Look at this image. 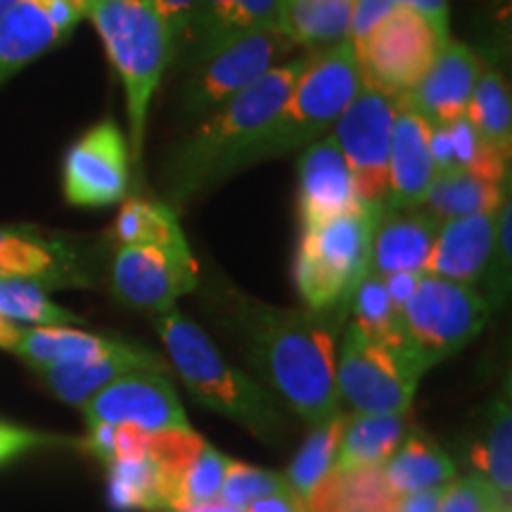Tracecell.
<instances>
[{
	"label": "cell",
	"instance_id": "obj_1",
	"mask_svg": "<svg viewBox=\"0 0 512 512\" xmlns=\"http://www.w3.org/2000/svg\"><path fill=\"white\" fill-rule=\"evenodd\" d=\"M249 363L309 425L342 413L337 389V330L347 311L278 309L247 294L221 299Z\"/></svg>",
	"mask_w": 512,
	"mask_h": 512
},
{
	"label": "cell",
	"instance_id": "obj_2",
	"mask_svg": "<svg viewBox=\"0 0 512 512\" xmlns=\"http://www.w3.org/2000/svg\"><path fill=\"white\" fill-rule=\"evenodd\" d=\"M313 50L290 57L259 81L200 119L195 131L171 150L166 164V192L174 204L214 188L230 178V166L254 143L278 114L299 74L309 64Z\"/></svg>",
	"mask_w": 512,
	"mask_h": 512
},
{
	"label": "cell",
	"instance_id": "obj_3",
	"mask_svg": "<svg viewBox=\"0 0 512 512\" xmlns=\"http://www.w3.org/2000/svg\"><path fill=\"white\" fill-rule=\"evenodd\" d=\"M155 330L195 401L240 422L266 444H280L285 439L287 420L273 394L230 366L204 330L188 316L176 309L159 311Z\"/></svg>",
	"mask_w": 512,
	"mask_h": 512
},
{
	"label": "cell",
	"instance_id": "obj_4",
	"mask_svg": "<svg viewBox=\"0 0 512 512\" xmlns=\"http://www.w3.org/2000/svg\"><path fill=\"white\" fill-rule=\"evenodd\" d=\"M361 86V72L349 41L313 50L309 64L299 74L283 107L254 138V143L240 152V157L230 166V176L249 169L252 164L292 155L304 150L313 140L323 138L354 102Z\"/></svg>",
	"mask_w": 512,
	"mask_h": 512
},
{
	"label": "cell",
	"instance_id": "obj_5",
	"mask_svg": "<svg viewBox=\"0 0 512 512\" xmlns=\"http://www.w3.org/2000/svg\"><path fill=\"white\" fill-rule=\"evenodd\" d=\"M86 17L100 34L126 93L128 147L140 162L152 95L171 62L169 36L152 0H93Z\"/></svg>",
	"mask_w": 512,
	"mask_h": 512
},
{
	"label": "cell",
	"instance_id": "obj_6",
	"mask_svg": "<svg viewBox=\"0 0 512 512\" xmlns=\"http://www.w3.org/2000/svg\"><path fill=\"white\" fill-rule=\"evenodd\" d=\"M382 204L361 202L349 214L304 228L294 256V285L311 311H347L368 275L370 242Z\"/></svg>",
	"mask_w": 512,
	"mask_h": 512
},
{
	"label": "cell",
	"instance_id": "obj_7",
	"mask_svg": "<svg viewBox=\"0 0 512 512\" xmlns=\"http://www.w3.org/2000/svg\"><path fill=\"white\" fill-rule=\"evenodd\" d=\"M430 368L406 335L377 342L349 323L337 358L339 399L358 413H411L420 377Z\"/></svg>",
	"mask_w": 512,
	"mask_h": 512
},
{
	"label": "cell",
	"instance_id": "obj_8",
	"mask_svg": "<svg viewBox=\"0 0 512 512\" xmlns=\"http://www.w3.org/2000/svg\"><path fill=\"white\" fill-rule=\"evenodd\" d=\"M451 41L448 31L418 10L396 5L363 41L351 43L363 86L389 98H401L430 72L441 48Z\"/></svg>",
	"mask_w": 512,
	"mask_h": 512
},
{
	"label": "cell",
	"instance_id": "obj_9",
	"mask_svg": "<svg viewBox=\"0 0 512 512\" xmlns=\"http://www.w3.org/2000/svg\"><path fill=\"white\" fill-rule=\"evenodd\" d=\"M294 50L297 46L283 31H245L226 38L188 64L181 88L183 114L190 119L207 117L273 67L290 60Z\"/></svg>",
	"mask_w": 512,
	"mask_h": 512
},
{
	"label": "cell",
	"instance_id": "obj_10",
	"mask_svg": "<svg viewBox=\"0 0 512 512\" xmlns=\"http://www.w3.org/2000/svg\"><path fill=\"white\" fill-rule=\"evenodd\" d=\"M491 304L477 287L422 273L401 306V328L415 349L434 363L458 354L486 328Z\"/></svg>",
	"mask_w": 512,
	"mask_h": 512
},
{
	"label": "cell",
	"instance_id": "obj_11",
	"mask_svg": "<svg viewBox=\"0 0 512 512\" xmlns=\"http://www.w3.org/2000/svg\"><path fill=\"white\" fill-rule=\"evenodd\" d=\"M396 119V98L361 86L354 102L332 126L347 166L354 176L358 200L382 204L389 190V145Z\"/></svg>",
	"mask_w": 512,
	"mask_h": 512
},
{
	"label": "cell",
	"instance_id": "obj_12",
	"mask_svg": "<svg viewBox=\"0 0 512 512\" xmlns=\"http://www.w3.org/2000/svg\"><path fill=\"white\" fill-rule=\"evenodd\" d=\"M131 183V147L114 119H102L69 147L62 192L72 207L102 209L124 202Z\"/></svg>",
	"mask_w": 512,
	"mask_h": 512
},
{
	"label": "cell",
	"instance_id": "obj_13",
	"mask_svg": "<svg viewBox=\"0 0 512 512\" xmlns=\"http://www.w3.org/2000/svg\"><path fill=\"white\" fill-rule=\"evenodd\" d=\"M112 292L140 311L174 309L176 299L200 287V266L190 249L121 245L112 259Z\"/></svg>",
	"mask_w": 512,
	"mask_h": 512
},
{
	"label": "cell",
	"instance_id": "obj_14",
	"mask_svg": "<svg viewBox=\"0 0 512 512\" xmlns=\"http://www.w3.org/2000/svg\"><path fill=\"white\" fill-rule=\"evenodd\" d=\"M81 408L88 425L131 422L147 432L190 427L174 384L164 373H155V370H136V373L117 377Z\"/></svg>",
	"mask_w": 512,
	"mask_h": 512
},
{
	"label": "cell",
	"instance_id": "obj_15",
	"mask_svg": "<svg viewBox=\"0 0 512 512\" xmlns=\"http://www.w3.org/2000/svg\"><path fill=\"white\" fill-rule=\"evenodd\" d=\"M358 200L347 159L339 150L332 133L313 140L304 147L299 157V223L304 228L337 219V216L354 211Z\"/></svg>",
	"mask_w": 512,
	"mask_h": 512
},
{
	"label": "cell",
	"instance_id": "obj_16",
	"mask_svg": "<svg viewBox=\"0 0 512 512\" xmlns=\"http://www.w3.org/2000/svg\"><path fill=\"white\" fill-rule=\"evenodd\" d=\"M482 69V60L475 50L460 41H448L430 72L399 100L418 112L430 126L460 119L465 117Z\"/></svg>",
	"mask_w": 512,
	"mask_h": 512
},
{
	"label": "cell",
	"instance_id": "obj_17",
	"mask_svg": "<svg viewBox=\"0 0 512 512\" xmlns=\"http://www.w3.org/2000/svg\"><path fill=\"white\" fill-rule=\"evenodd\" d=\"M31 278L48 287L88 285L79 256L67 242L38 228H0V283Z\"/></svg>",
	"mask_w": 512,
	"mask_h": 512
},
{
	"label": "cell",
	"instance_id": "obj_18",
	"mask_svg": "<svg viewBox=\"0 0 512 512\" xmlns=\"http://www.w3.org/2000/svg\"><path fill=\"white\" fill-rule=\"evenodd\" d=\"M439 223L422 207L382 204L370 242L368 273L387 278L394 273H425Z\"/></svg>",
	"mask_w": 512,
	"mask_h": 512
},
{
	"label": "cell",
	"instance_id": "obj_19",
	"mask_svg": "<svg viewBox=\"0 0 512 512\" xmlns=\"http://www.w3.org/2000/svg\"><path fill=\"white\" fill-rule=\"evenodd\" d=\"M430 124L396 98V119L389 145V190L382 204L392 207H420L427 190L437 178L430 150Z\"/></svg>",
	"mask_w": 512,
	"mask_h": 512
},
{
	"label": "cell",
	"instance_id": "obj_20",
	"mask_svg": "<svg viewBox=\"0 0 512 512\" xmlns=\"http://www.w3.org/2000/svg\"><path fill=\"white\" fill-rule=\"evenodd\" d=\"M496 214H472L439 223L425 273L470 287L482 283L494 254Z\"/></svg>",
	"mask_w": 512,
	"mask_h": 512
},
{
	"label": "cell",
	"instance_id": "obj_21",
	"mask_svg": "<svg viewBox=\"0 0 512 512\" xmlns=\"http://www.w3.org/2000/svg\"><path fill=\"white\" fill-rule=\"evenodd\" d=\"M34 370L57 399L72 403V406H83L117 377L136 373V370L166 373V363L150 349L126 344L119 354L95 358V361L55 363V366H36Z\"/></svg>",
	"mask_w": 512,
	"mask_h": 512
},
{
	"label": "cell",
	"instance_id": "obj_22",
	"mask_svg": "<svg viewBox=\"0 0 512 512\" xmlns=\"http://www.w3.org/2000/svg\"><path fill=\"white\" fill-rule=\"evenodd\" d=\"M67 38L50 17L46 0H19L0 17V86Z\"/></svg>",
	"mask_w": 512,
	"mask_h": 512
},
{
	"label": "cell",
	"instance_id": "obj_23",
	"mask_svg": "<svg viewBox=\"0 0 512 512\" xmlns=\"http://www.w3.org/2000/svg\"><path fill=\"white\" fill-rule=\"evenodd\" d=\"M430 150L439 174L467 171L486 181L508 185L510 157L498 152L467 117L434 124L430 128Z\"/></svg>",
	"mask_w": 512,
	"mask_h": 512
},
{
	"label": "cell",
	"instance_id": "obj_24",
	"mask_svg": "<svg viewBox=\"0 0 512 512\" xmlns=\"http://www.w3.org/2000/svg\"><path fill=\"white\" fill-rule=\"evenodd\" d=\"M126 342L91 335L72 325H38V328H19L15 354L22 356L31 368L55 366V363L95 361L119 354Z\"/></svg>",
	"mask_w": 512,
	"mask_h": 512
},
{
	"label": "cell",
	"instance_id": "obj_25",
	"mask_svg": "<svg viewBox=\"0 0 512 512\" xmlns=\"http://www.w3.org/2000/svg\"><path fill=\"white\" fill-rule=\"evenodd\" d=\"M399 496L384 482L380 467L332 470L306 498L309 512H396Z\"/></svg>",
	"mask_w": 512,
	"mask_h": 512
},
{
	"label": "cell",
	"instance_id": "obj_26",
	"mask_svg": "<svg viewBox=\"0 0 512 512\" xmlns=\"http://www.w3.org/2000/svg\"><path fill=\"white\" fill-rule=\"evenodd\" d=\"M380 470L396 496L448 486L456 479V465L444 448L420 432L408 434Z\"/></svg>",
	"mask_w": 512,
	"mask_h": 512
},
{
	"label": "cell",
	"instance_id": "obj_27",
	"mask_svg": "<svg viewBox=\"0 0 512 512\" xmlns=\"http://www.w3.org/2000/svg\"><path fill=\"white\" fill-rule=\"evenodd\" d=\"M280 31L297 48L323 50L349 41L354 0H278Z\"/></svg>",
	"mask_w": 512,
	"mask_h": 512
},
{
	"label": "cell",
	"instance_id": "obj_28",
	"mask_svg": "<svg viewBox=\"0 0 512 512\" xmlns=\"http://www.w3.org/2000/svg\"><path fill=\"white\" fill-rule=\"evenodd\" d=\"M508 197V185L467 171H446L434 178L420 207L437 223H446L472 214H496Z\"/></svg>",
	"mask_w": 512,
	"mask_h": 512
},
{
	"label": "cell",
	"instance_id": "obj_29",
	"mask_svg": "<svg viewBox=\"0 0 512 512\" xmlns=\"http://www.w3.org/2000/svg\"><path fill=\"white\" fill-rule=\"evenodd\" d=\"M408 413H358L349 420L337 453V470L382 467L406 439Z\"/></svg>",
	"mask_w": 512,
	"mask_h": 512
},
{
	"label": "cell",
	"instance_id": "obj_30",
	"mask_svg": "<svg viewBox=\"0 0 512 512\" xmlns=\"http://www.w3.org/2000/svg\"><path fill=\"white\" fill-rule=\"evenodd\" d=\"M112 238L121 245H150L169 249H190L178 221L176 209L166 202L131 197L121 204L112 226Z\"/></svg>",
	"mask_w": 512,
	"mask_h": 512
},
{
	"label": "cell",
	"instance_id": "obj_31",
	"mask_svg": "<svg viewBox=\"0 0 512 512\" xmlns=\"http://www.w3.org/2000/svg\"><path fill=\"white\" fill-rule=\"evenodd\" d=\"M107 501L117 512H159L166 508L169 482L150 456L114 460L107 465Z\"/></svg>",
	"mask_w": 512,
	"mask_h": 512
},
{
	"label": "cell",
	"instance_id": "obj_32",
	"mask_svg": "<svg viewBox=\"0 0 512 512\" xmlns=\"http://www.w3.org/2000/svg\"><path fill=\"white\" fill-rule=\"evenodd\" d=\"M470 463L498 496L510 501L512 494V415L508 396L496 401L486 420L484 437L472 446Z\"/></svg>",
	"mask_w": 512,
	"mask_h": 512
},
{
	"label": "cell",
	"instance_id": "obj_33",
	"mask_svg": "<svg viewBox=\"0 0 512 512\" xmlns=\"http://www.w3.org/2000/svg\"><path fill=\"white\" fill-rule=\"evenodd\" d=\"M465 117L482 136L503 152L512 155V100L505 76L496 69H482Z\"/></svg>",
	"mask_w": 512,
	"mask_h": 512
},
{
	"label": "cell",
	"instance_id": "obj_34",
	"mask_svg": "<svg viewBox=\"0 0 512 512\" xmlns=\"http://www.w3.org/2000/svg\"><path fill=\"white\" fill-rule=\"evenodd\" d=\"M349 420V415L339 413L328 422H323V425H316L309 437H306L302 448H299L297 456H294L285 479L304 501L335 470L339 444H342Z\"/></svg>",
	"mask_w": 512,
	"mask_h": 512
},
{
	"label": "cell",
	"instance_id": "obj_35",
	"mask_svg": "<svg viewBox=\"0 0 512 512\" xmlns=\"http://www.w3.org/2000/svg\"><path fill=\"white\" fill-rule=\"evenodd\" d=\"M0 316L24 328L38 325H79L81 316L57 306L48 287L31 278H10L0 283Z\"/></svg>",
	"mask_w": 512,
	"mask_h": 512
},
{
	"label": "cell",
	"instance_id": "obj_36",
	"mask_svg": "<svg viewBox=\"0 0 512 512\" xmlns=\"http://www.w3.org/2000/svg\"><path fill=\"white\" fill-rule=\"evenodd\" d=\"M351 323L363 332L368 339H377V342H389V339L403 337L406 332L401 328V313L389 297L384 278L377 275H366L356 290L351 292L349 299Z\"/></svg>",
	"mask_w": 512,
	"mask_h": 512
},
{
	"label": "cell",
	"instance_id": "obj_37",
	"mask_svg": "<svg viewBox=\"0 0 512 512\" xmlns=\"http://www.w3.org/2000/svg\"><path fill=\"white\" fill-rule=\"evenodd\" d=\"M228 458L216 451L214 446H204L202 453L185 467L181 475H176L169 484L166 508H192L219 501L223 477H226ZM164 508V510H166Z\"/></svg>",
	"mask_w": 512,
	"mask_h": 512
},
{
	"label": "cell",
	"instance_id": "obj_38",
	"mask_svg": "<svg viewBox=\"0 0 512 512\" xmlns=\"http://www.w3.org/2000/svg\"><path fill=\"white\" fill-rule=\"evenodd\" d=\"M230 36H235V0H200L181 62L188 67Z\"/></svg>",
	"mask_w": 512,
	"mask_h": 512
},
{
	"label": "cell",
	"instance_id": "obj_39",
	"mask_svg": "<svg viewBox=\"0 0 512 512\" xmlns=\"http://www.w3.org/2000/svg\"><path fill=\"white\" fill-rule=\"evenodd\" d=\"M287 486H290L287 479L283 475H278V472L238 463V460L228 458L219 501L233 505V508L238 510H245L249 503L256 501V498L271 496L275 491L287 489Z\"/></svg>",
	"mask_w": 512,
	"mask_h": 512
},
{
	"label": "cell",
	"instance_id": "obj_40",
	"mask_svg": "<svg viewBox=\"0 0 512 512\" xmlns=\"http://www.w3.org/2000/svg\"><path fill=\"white\" fill-rule=\"evenodd\" d=\"M204 446H207V441H204L200 434L192 432V427H188V430L150 432V439H147V456L162 467L166 482L171 484V479L181 475L185 467L200 456Z\"/></svg>",
	"mask_w": 512,
	"mask_h": 512
},
{
	"label": "cell",
	"instance_id": "obj_41",
	"mask_svg": "<svg viewBox=\"0 0 512 512\" xmlns=\"http://www.w3.org/2000/svg\"><path fill=\"white\" fill-rule=\"evenodd\" d=\"M439 512H510V501L498 496L482 477L472 475L446 486Z\"/></svg>",
	"mask_w": 512,
	"mask_h": 512
},
{
	"label": "cell",
	"instance_id": "obj_42",
	"mask_svg": "<svg viewBox=\"0 0 512 512\" xmlns=\"http://www.w3.org/2000/svg\"><path fill=\"white\" fill-rule=\"evenodd\" d=\"M512 204L510 197L503 202V207L496 214V242L494 254H491L489 271H486L484 280L489 283V304L503 302V297L510 290V254H512Z\"/></svg>",
	"mask_w": 512,
	"mask_h": 512
},
{
	"label": "cell",
	"instance_id": "obj_43",
	"mask_svg": "<svg viewBox=\"0 0 512 512\" xmlns=\"http://www.w3.org/2000/svg\"><path fill=\"white\" fill-rule=\"evenodd\" d=\"M197 3L200 0H152L157 15L162 17L166 36H169V48H171V62H181L188 46L192 19H195Z\"/></svg>",
	"mask_w": 512,
	"mask_h": 512
},
{
	"label": "cell",
	"instance_id": "obj_44",
	"mask_svg": "<svg viewBox=\"0 0 512 512\" xmlns=\"http://www.w3.org/2000/svg\"><path fill=\"white\" fill-rule=\"evenodd\" d=\"M278 0H235V34L280 31Z\"/></svg>",
	"mask_w": 512,
	"mask_h": 512
},
{
	"label": "cell",
	"instance_id": "obj_45",
	"mask_svg": "<svg viewBox=\"0 0 512 512\" xmlns=\"http://www.w3.org/2000/svg\"><path fill=\"white\" fill-rule=\"evenodd\" d=\"M53 444H62V441L57 437H50V434L29 430V427L0 422V465L19 458L22 453L34 451V448Z\"/></svg>",
	"mask_w": 512,
	"mask_h": 512
},
{
	"label": "cell",
	"instance_id": "obj_46",
	"mask_svg": "<svg viewBox=\"0 0 512 512\" xmlns=\"http://www.w3.org/2000/svg\"><path fill=\"white\" fill-rule=\"evenodd\" d=\"M394 8L396 5L392 0H354L349 43L363 41V38H366Z\"/></svg>",
	"mask_w": 512,
	"mask_h": 512
},
{
	"label": "cell",
	"instance_id": "obj_47",
	"mask_svg": "<svg viewBox=\"0 0 512 512\" xmlns=\"http://www.w3.org/2000/svg\"><path fill=\"white\" fill-rule=\"evenodd\" d=\"M242 512H309L306 510V501L292 486H287L283 491H275L271 496L256 498L247 505Z\"/></svg>",
	"mask_w": 512,
	"mask_h": 512
},
{
	"label": "cell",
	"instance_id": "obj_48",
	"mask_svg": "<svg viewBox=\"0 0 512 512\" xmlns=\"http://www.w3.org/2000/svg\"><path fill=\"white\" fill-rule=\"evenodd\" d=\"M444 491L446 486H437V489H425L415 491V494L399 496V508H396V512H439Z\"/></svg>",
	"mask_w": 512,
	"mask_h": 512
},
{
	"label": "cell",
	"instance_id": "obj_49",
	"mask_svg": "<svg viewBox=\"0 0 512 512\" xmlns=\"http://www.w3.org/2000/svg\"><path fill=\"white\" fill-rule=\"evenodd\" d=\"M422 273H394V275H387L384 278V285H387V292L389 297H392V302L396 306V311L401 313V306L408 302V297H411L415 285H418Z\"/></svg>",
	"mask_w": 512,
	"mask_h": 512
},
{
	"label": "cell",
	"instance_id": "obj_50",
	"mask_svg": "<svg viewBox=\"0 0 512 512\" xmlns=\"http://www.w3.org/2000/svg\"><path fill=\"white\" fill-rule=\"evenodd\" d=\"M392 3L418 10L420 15L432 19L439 29L448 31V0H392Z\"/></svg>",
	"mask_w": 512,
	"mask_h": 512
},
{
	"label": "cell",
	"instance_id": "obj_51",
	"mask_svg": "<svg viewBox=\"0 0 512 512\" xmlns=\"http://www.w3.org/2000/svg\"><path fill=\"white\" fill-rule=\"evenodd\" d=\"M19 328H22V325L10 323L8 318L0 316V349L15 351V344H17V337H19Z\"/></svg>",
	"mask_w": 512,
	"mask_h": 512
},
{
	"label": "cell",
	"instance_id": "obj_52",
	"mask_svg": "<svg viewBox=\"0 0 512 512\" xmlns=\"http://www.w3.org/2000/svg\"><path fill=\"white\" fill-rule=\"evenodd\" d=\"M159 512H242L238 508H233V505H226L221 501H214V503H204V505H192V508H166V510H159Z\"/></svg>",
	"mask_w": 512,
	"mask_h": 512
},
{
	"label": "cell",
	"instance_id": "obj_53",
	"mask_svg": "<svg viewBox=\"0 0 512 512\" xmlns=\"http://www.w3.org/2000/svg\"><path fill=\"white\" fill-rule=\"evenodd\" d=\"M17 3H19V0H0V17H3L8 10L15 8Z\"/></svg>",
	"mask_w": 512,
	"mask_h": 512
},
{
	"label": "cell",
	"instance_id": "obj_54",
	"mask_svg": "<svg viewBox=\"0 0 512 512\" xmlns=\"http://www.w3.org/2000/svg\"><path fill=\"white\" fill-rule=\"evenodd\" d=\"M93 3V0H83V5H86V10H88V5H91Z\"/></svg>",
	"mask_w": 512,
	"mask_h": 512
}]
</instances>
